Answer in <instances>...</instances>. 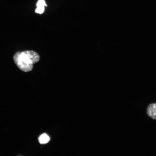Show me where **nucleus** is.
<instances>
[{"label": "nucleus", "instance_id": "f257e3e1", "mask_svg": "<svg viewBox=\"0 0 156 156\" xmlns=\"http://www.w3.org/2000/svg\"><path fill=\"white\" fill-rule=\"evenodd\" d=\"M14 62L18 68L25 72L31 71L33 64L38 62L40 60L38 54L32 51L17 52L13 57Z\"/></svg>", "mask_w": 156, "mask_h": 156}, {"label": "nucleus", "instance_id": "f03ea898", "mask_svg": "<svg viewBox=\"0 0 156 156\" xmlns=\"http://www.w3.org/2000/svg\"><path fill=\"white\" fill-rule=\"evenodd\" d=\"M146 113L149 117L156 120V103L150 104L148 106Z\"/></svg>", "mask_w": 156, "mask_h": 156}, {"label": "nucleus", "instance_id": "39448f33", "mask_svg": "<svg viewBox=\"0 0 156 156\" xmlns=\"http://www.w3.org/2000/svg\"><path fill=\"white\" fill-rule=\"evenodd\" d=\"M44 7H37L35 10V12L39 14H41L44 12Z\"/></svg>", "mask_w": 156, "mask_h": 156}, {"label": "nucleus", "instance_id": "7ed1b4c3", "mask_svg": "<svg viewBox=\"0 0 156 156\" xmlns=\"http://www.w3.org/2000/svg\"><path fill=\"white\" fill-rule=\"evenodd\" d=\"M50 139L49 136L45 133L41 134L38 138L39 142L41 144L47 143L49 141Z\"/></svg>", "mask_w": 156, "mask_h": 156}, {"label": "nucleus", "instance_id": "20e7f679", "mask_svg": "<svg viewBox=\"0 0 156 156\" xmlns=\"http://www.w3.org/2000/svg\"><path fill=\"white\" fill-rule=\"evenodd\" d=\"M37 7L47 6V5L46 4L44 0H39L36 4Z\"/></svg>", "mask_w": 156, "mask_h": 156}]
</instances>
